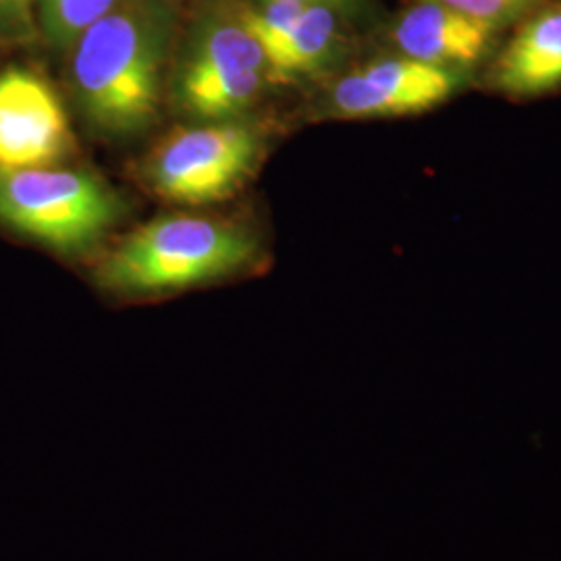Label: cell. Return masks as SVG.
Returning a JSON list of instances; mask_svg holds the SVG:
<instances>
[{
    "mask_svg": "<svg viewBox=\"0 0 561 561\" xmlns=\"http://www.w3.org/2000/svg\"><path fill=\"white\" fill-rule=\"evenodd\" d=\"M164 2L119 0L71 46L76 101L102 136H140L159 119L175 34Z\"/></svg>",
    "mask_w": 561,
    "mask_h": 561,
    "instance_id": "cell-1",
    "label": "cell"
},
{
    "mask_svg": "<svg viewBox=\"0 0 561 561\" xmlns=\"http://www.w3.org/2000/svg\"><path fill=\"white\" fill-rule=\"evenodd\" d=\"M259 238L236 222L171 215L146 222L94 268L96 287L148 300L233 277L259 259Z\"/></svg>",
    "mask_w": 561,
    "mask_h": 561,
    "instance_id": "cell-2",
    "label": "cell"
},
{
    "mask_svg": "<svg viewBox=\"0 0 561 561\" xmlns=\"http://www.w3.org/2000/svg\"><path fill=\"white\" fill-rule=\"evenodd\" d=\"M123 213L119 194L88 171H0V222L60 254L94 248Z\"/></svg>",
    "mask_w": 561,
    "mask_h": 561,
    "instance_id": "cell-3",
    "label": "cell"
},
{
    "mask_svg": "<svg viewBox=\"0 0 561 561\" xmlns=\"http://www.w3.org/2000/svg\"><path fill=\"white\" fill-rule=\"evenodd\" d=\"M261 134L233 121H208L169 134L150 152L144 175L169 202L202 206L227 201L250 180L262 159Z\"/></svg>",
    "mask_w": 561,
    "mask_h": 561,
    "instance_id": "cell-4",
    "label": "cell"
},
{
    "mask_svg": "<svg viewBox=\"0 0 561 561\" xmlns=\"http://www.w3.org/2000/svg\"><path fill=\"white\" fill-rule=\"evenodd\" d=\"M266 81V57L240 18H206L181 57L171 94L194 119L233 121L259 102Z\"/></svg>",
    "mask_w": 561,
    "mask_h": 561,
    "instance_id": "cell-5",
    "label": "cell"
},
{
    "mask_svg": "<svg viewBox=\"0 0 561 561\" xmlns=\"http://www.w3.org/2000/svg\"><path fill=\"white\" fill-rule=\"evenodd\" d=\"M65 106L38 73L11 67L0 73V171L57 167L73 150Z\"/></svg>",
    "mask_w": 561,
    "mask_h": 561,
    "instance_id": "cell-6",
    "label": "cell"
},
{
    "mask_svg": "<svg viewBox=\"0 0 561 561\" xmlns=\"http://www.w3.org/2000/svg\"><path fill=\"white\" fill-rule=\"evenodd\" d=\"M463 71L410 57H391L341 78L329 94V108L343 119L416 115L458 94Z\"/></svg>",
    "mask_w": 561,
    "mask_h": 561,
    "instance_id": "cell-7",
    "label": "cell"
},
{
    "mask_svg": "<svg viewBox=\"0 0 561 561\" xmlns=\"http://www.w3.org/2000/svg\"><path fill=\"white\" fill-rule=\"evenodd\" d=\"M497 27L437 2H419L401 15L393 42L403 57L466 71L493 48Z\"/></svg>",
    "mask_w": 561,
    "mask_h": 561,
    "instance_id": "cell-8",
    "label": "cell"
},
{
    "mask_svg": "<svg viewBox=\"0 0 561 561\" xmlns=\"http://www.w3.org/2000/svg\"><path fill=\"white\" fill-rule=\"evenodd\" d=\"M491 83L514 99H535L561 88V4L522 23L500 53Z\"/></svg>",
    "mask_w": 561,
    "mask_h": 561,
    "instance_id": "cell-9",
    "label": "cell"
},
{
    "mask_svg": "<svg viewBox=\"0 0 561 561\" xmlns=\"http://www.w3.org/2000/svg\"><path fill=\"white\" fill-rule=\"evenodd\" d=\"M340 46L337 11L324 4H306L289 32L266 55L268 80L317 76L337 57Z\"/></svg>",
    "mask_w": 561,
    "mask_h": 561,
    "instance_id": "cell-10",
    "label": "cell"
},
{
    "mask_svg": "<svg viewBox=\"0 0 561 561\" xmlns=\"http://www.w3.org/2000/svg\"><path fill=\"white\" fill-rule=\"evenodd\" d=\"M119 0H38L46 41L57 50H69L81 34L104 18Z\"/></svg>",
    "mask_w": 561,
    "mask_h": 561,
    "instance_id": "cell-11",
    "label": "cell"
},
{
    "mask_svg": "<svg viewBox=\"0 0 561 561\" xmlns=\"http://www.w3.org/2000/svg\"><path fill=\"white\" fill-rule=\"evenodd\" d=\"M422 2H437L502 30L505 25L520 21L522 18H526L528 13H533L535 9H539L545 2H551V0H422Z\"/></svg>",
    "mask_w": 561,
    "mask_h": 561,
    "instance_id": "cell-12",
    "label": "cell"
},
{
    "mask_svg": "<svg viewBox=\"0 0 561 561\" xmlns=\"http://www.w3.org/2000/svg\"><path fill=\"white\" fill-rule=\"evenodd\" d=\"M38 0H2L0 7V34L18 41H30L36 36L34 9Z\"/></svg>",
    "mask_w": 561,
    "mask_h": 561,
    "instance_id": "cell-13",
    "label": "cell"
},
{
    "mask_svg": "<svg viewBox=\"0 0 561 561\" xmlns=\"http://www.w3.org/2000/svg\"><path fill=\"white\" fill-rule=\"evenodd\" d=\"M285 2H298V4H324L331 7L335 11L347 9V7H356L358 0H285Z\"/></svg>",
    "mask_w": 561,
    "mask_h": 561,
    "instance_id": "cell-14",
    "label": "cell"
},
{
    "mask_svg": "<svg viewBox=\"0 0 561 561\" xmlns=\"http://www.w3.org/2000/svg\"><path fill=\"white\" fill-rule=\"evenodd\" d=\"M167 2H175V0H167Z\"/></svg>",
    "mask_w": 561,
    "mask_h": 561,
    "instance_id": "cell-15",
    "label": "cell"
},
{
    "mask_svg": "<svg viewBox=\"0 0 561 561\" xmlns=\"http://www.w3.org/2000/svg\"><path fill=\"white\" fill-rule=\"evenodd\" d=\"M0 7H2V0H0Z\"/></svg>",
    "mask_w": 561,
    "mask_h": 561,
    "instance_id": "cell-16",
    "label": "cell"
}]
</instances>
